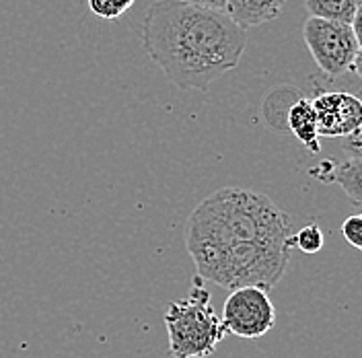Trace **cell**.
Here are the masks:
<instances>
[{"label": "cell", "instance_id": "1", "mask_svg": "<svg viewBox=\"0 0 362 358\" xmlns=\"http://www.w3.org/2000/svg\"><path fill=\"white\" fill-rule=\"evenodd\" d=\"M293 235L291 216L266 194L223 187L189 214L185 247L198 278L230 292H270L291 264Z\"/></svg>", "mask_w": 362, "mask_h": 358}, {"label": "cell", "instance_id": "2", "mask_svg": "<svg viewBox=\"0 0 362 358\" xmlns=\"http://www.w3.org/2000/svg\"><path fill=\"white\" fill-rule=\"evenodd\" d=\"M142 45L175 87L206 91L239 64L247 33L225 11L158 0L142 23Z\"/></svg>", "mask_w": 362, "mask_h": 358}, {"label": "cell", "instance_id": "3", "mask_svg": "<svg viewBox=\"0 0 362 358\" xmlns=\"http://www.w3.org/2000/svg\"><path fill=\"white\" fill-rule=\"evenodd\" d=\"M171 358H208L225 340L223 319L210 303V292L196 276L187 296L173 301L165 311Z\"/></svg>", "mask_w": 362, "mask_h": 358}, {"label": "cell", "instance_id": "4", "mask_svg": "<svg viewBox=\"0 0 362 358\" xmlns=\"http://www.w3.org/2000/svg\"><path fill=\"white\" fill-rule=\"evenodd\" d=\"M303 37L315 64L327 79H339L358 54V42L350 25L309 17L303 27Z\"/></svg>", "mask_w": 362, "mask_h": 358}, {"label": "cell", "instance_id": "5", "mask_svg": "<svg viewBox=\"0 0 362 358\" xmlns=\"http://www.w3.org/2000/svg\"><path fill=\"white\" fill-rule=\"evenodd\" d=\"M221 319L226 334L257 340L276 325V307L268 291L259 287H243L226 296Z\"/></svg>", "mask_w": 362, "mask_h": 358}, {"label": "cell", "instance_id": "6", "mask_svg": "<svg viewBox=\"0 0 362 358\" xmlns=\"http://www.w3.org/2000/svg\"><path fill=\"white\" fill-rule=\"evenodd\" d=\"M311 103L321 138H346L362 128V101L356 95L327 91L319 93Z\"/></svg>", "mask_w": 362, "mask_h": 358}, {"label": "cell", "instance_id": "7", "mask_svg": "<svg viewBox=\"0 0 362 358\" xmlns=\"http://www.w3.org/2000/svg\"><path fill=\"white\" fill-rule=\"evenodd\" d=\"M284 4L286 0H226L225 13L241 29H249L276 19Z\"/></svg>", "mask_w": 362, "mask_h": 358}, {"label": "cell", "instance_id": "8", "mask_svg": "<svg viewBox=\"0 0 362 358\" xmlns=\"http://www.w3.org/2000/svg\"><path fill=\"white\" fill-rule=\"evenodd\" d=\"M286 126L309 153H313V155L321 153V142H319L321 136L317 130V115L311 99L300 97L294 101L286 113Z\"/></svg>", "mask_w": 362, "mask_h": 358}, {"label": "cell", "instance_id": "9", "mask_svg": "<svg viewBox=\"0 0 362 358\" xmlns=\"http://www.w3.org/2000/svg\"><path fill=\"white\" fill-rule=\"evenodd\" d=\"M361 0H305L307 11L315 19L352 25Z\"/></svg>", "mask_w": 362, "mask_h": 358}, {"label": "cell", "instance_id": "10", "mask_svg": "<svg viewBox=\"0 0 362 358\" xmlns=\"http://www.w3.org/2000/svg\"><path fill=\"white\" fill-rule=\"evenodd\" d=\"M329 181H336L344 194L354 206H362V163L354 158H346L334 165V173Z\"/></svg>", "mask_w": 362, "mask_h": 358}, {"label": "cell", "instance_id": "11", "mask_svg": "<svg viewBox=\"0 0 362 358\" xmlns=\"http://www.w3.org/2000/svg\"><path fill=\"white\" fill-rule=\"evenodd\" d=\"M323 241H325L323 231L317 224H307L293 235V249H298V251L311 255L323 247Z\"/></svg>", "mask_w": 362, "mask_h": 358}, {"label": "cell", "instance_id": "12", "mask_svg": "<svg viewBox=\"0 0 362 358\" xmlns=\"http://www.w3.org/2000/svg\"><path fill=\"white\" fill-rule=\"evenodd\" d=\"M93 15L105 19V21H115L122 17L130 6H134L136 0H87Z\"/></svg>", "mask_w": 362, "mask_h": 358}, {"label": "cell", "instance_id": "13", "mask_svg": "<svg viewBox=\"0 0 362 358\" xmlns=\"http://www.w3.org/2000/svg\"><path fill=\"white\" fill-rule=\"evenodd\" d=\"M341 235H344V239H346L350 246L356 247V249H361L362 251V216L361 214L348 216V219L341 223Z\"/></svg>", "mask_w": 362, "mask_h": 358}, {"label": "cell", "instance_id": "14", "mask_svg": "<svg viewBox=\"0 0 362 358\" xmlns=\"http://www.w3.org/2000/svg\"><path fill=\"white\" fill-rule=\"evenodd\" d=\"M341 149L348 155V158H354V161L362 163V128H358L354 134L346 136L341 142Z\"/></svg>", "mask_w": 362, "mask_h": 358}, {"label": "cell", "instance_id": "15", "mask_svg": "<svg viewBox=\"0 0 362 358\" xmlns=\"http://www.w3.org/2000/svg\"><path fill=\"white\" fill-rule=\"evenodd\" d=\"M196 6H204V8H212V11H225L226 0H183Z\"/></svg>", "mask_w": 362, "mask_h": 358}, {"label": "cell", "instance_id": "16", "mask_svg": "<svg viewBox=\"0 0 362 358\" xmlns=\"http://www.w3.org/2000/svg\"><path fill=\"white\" fill-rule=\"evenodd\" d=\"M352 31H354V35H356V42L362 47V0L361 4H358V8H356V15H354V19H352Z\"/></svg>", "mask_w": 362, "mask_h": 358}, {"label": "cell", "instance_id": "17", "mask_svg": "<svg viewBox=\"0 0 362 358\" xmlns=\"http://www.w3.org/2000/svg\"><path fill=\"white\" fill-rule=\"evenodd\" d=\"M352 72H356L362 79V47H358V54H356V58L352 62Z\"/></svg>", "mask_w": 362, "mask_h": 358}, {"label": "cell", "instance_id": "18", "mask_svg": "<svg viewBox=\"0 0 362 358\" xmlns=\"http://www.w3.org/2000/svg\"><path fill=\"white\" fill-rule=\"evenodd\" d=\"M361 101H362V93H361Z\"/></svg>", "mask_w": 362, "mask_h": 358}, {"label": "cell", "instance_id": "19", "mask_svg": "<svg viewBox=\"0 0 362 358\" xmlns=\"http://www.w3.org/2000/svg\"><path fill=\"white\" fill-rule=\"evenodd\" d=\"M153 2H158V0H153Z\"/></svg>", "mask_w": 362, "mask_h": 358}, {"label": "cell", "instance_id": "20", "mask_svg": "<svg viewBox=\"0 0 362 358\" xmlns=\"http://www.w3.org/2000/svg\"><path fill=\"white\" fill-rule=\"evenodd\" d=\"M361 216H362V214H361Z\"/></svg>", "mask_w": 362, "mask_h": 358}]
</instances>
